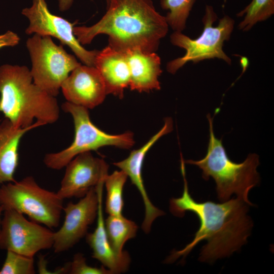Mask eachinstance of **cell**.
Returning <instances> with one entry per match:
<instances>
[{
  "label": "cell",
  "mask_w": 274,
  "mask_h": 274,
  "mask_svg": "<svg viewBox=\"0 0 274 274\" xmlns=\"http://www.w3.org/2000/svg\"><path fill=\"white\" fill-rule=\"evenodd\" d=\"M181 172L184 181L182 196L170 200L169 210L175 216L182 217L186 211L195 213L200 226L193 240L182 250L176 251L166 259L172 263L185 258L201 241L207 242L201 249L199 260L213 263L218 259L230 256L247 243L253 223L248 215L249 206L244 200L234 197L220 203L213 201L197 202L189 192L184 160L181 157Z\"/></svg>",
  "instance_id": "cell-1"
},
{
  "label": "cell",
  "mask_w": 274,
  "mask_h": 274,
  "mask_svg": "<svg viewBox=\"0 0 274 274\" xmlns=\"http://www.w3.org/2000/svg\"><path fill=\"white\" fill-rule=\"evenodd\" d=\"M107 3V11L99 21L90 26L74 27L81 44H90L96 36L105 34L109 36V45L121 51L157 50L168 25L152 0H108Z\"/></svg>",
  "instance_id": "cell-2"
},
{
  "label": "cell",
  "mask_w": 274,
  "mask_h": 274,
  "mask_svg": "<svg viewBox=\"0 0 274 274\" xmlns=\"http://www.w3.org/2000/svg\"><path fill=\"white\" fill-rule=\"evenodd\" d=\"M0 112L15 127H39L56 122L57 100L36 85L25 66H0Z\"/></svg>",
  "instance_id": "cell-3"
},
{
  "label": "cell",
  "mask_w": 274,
  "mask_h": 274,
  "mask_svg": "<svg viewBox=\"0 0 274 274\" xmlns=\"http://www.w3.org/2000/svg\"><path fill=\"white\" fill-rule=\"evenodd\" d=\"M209 123L210 138L206 155L199 160H187L185 163L197 166L202 170V177L208 180L212 177L216 183L217 196L220 202L231 198L233 194L247 202L250 191L260 183L257 168L259 164V156L249 154L242 163L231 161L227 155L221 140L214 133L213 118L207 115Z\"/></svg>",
  "instance_id": "cell-4"
},
{
  "label": "cell",
  "mask_w": 274,
  "mask_h": 274,
  "mask_svg": "<svg viewBox=\"0 0 274 274\" xmlns=\"http://www.w3.org/2000/svg\"><path fill=\"white\" fill-rule=\"evenodd\" d=\"M62 110L70 114L74 124L75 136L72 143L58 152L46 154L43 159L48 168L60 170L77 155L96 151L105 146L128 149L134 144L133 134L129 131L110 134L97 127L91 121L88 109L68 101L61 105Z\"/></svg>",
  "instance_id": "cell-5"
},
{
  "label": "cell",
  "mask_w": 274,
  "mask_h": 274,
  "mask_svg": "<svg viewBox=\"0 0 274 274\" xmlns=\"http://www.w3.org/2000/svg\"><path fill=\"white\" fill-rule=\"evenodd\" d=\"M57 192L41 187L32 176L0 186V207L14 210L49 228H57L63 208Z\"/></svg>",
  "instance_id": "cell-6"
},
{
  "label": "cell",
  "mask_w": 274,
  "mask_h": 274,
  "mask_svg": "<svg viewBox=\"0 0 274 274\" xmlns=\"http://www.w3.org/2000/svg\"><path fill=\"white\" fill-rule=\"evenodd\" d=\"M217 16L211 6L207 5L202 18L203 30L201 35L192 39L180 31H175L170 36L171 43L186 51L184 56L174 59L167 64V71L174 74L189 61L197 63L205 59L217 58L227 63H231V59L225 54L223 46L229 39L234 27V20L228 16L219 20L216 26L213 25Z\"/></svg>",
  "instance_id": "cell-7"
},
{
  "label": "cell",
  "mask_w": 274,
  "mask_h": 274,
  "mask_svg": "<svg viewBox=\"0 0 274 274\" xmlns=\"http://www.w3.org/2000/svg\"><path fill=\"white\" fill-rule=\"evenodd\" d=\"M26 47L32 62L30 71L33 83L56 97L70 73L81 64L49 36L34 34L27 40Z\"/></svg>",
  "instance_id": "cell-8"
},
{
  "label": "cell",
  "mask_w": 274,
  "mask_h": 274,
  "mask_svg": "<svg viewBox=\"0 0 274 274\" xmlns=\"http://www.w3.org/2000/svg\"><path fill=\"white\" fill-rule=\"evenodd\" d=\"M0 227V249L32 257L53 247L54 232L25 218L12 209L3 211Z\"/></svg>",
  "instance_id": "cell-9"
},
{
  "label": "cell",
  "mask_w": 274,
  "mask_h": 274,
  "mask_svg": "<svg viewBox=\"0 0 274 274\" xmlns=\"http://www.w3.org/2000/svg\"><path fill=\"white\" fill-rule=\"evenodd\" d=\"M22 14L29 20L26 34L54 37L68 46L84 64L94 66L98 51L85 49L74 35L75 23L51 13L45 0H32L31 7L23 9Z\"/></svg>",
  "instance_id": "cell-10"
},
{
  "label": "cell",
  "mask_w": 274,
  "mask_h": 274,
  "mask_svg": "<svg viewBox=\"0 0 274 274\" xmlns=\"http://www.w3.org/2000/svg\"><path fill=\"white\" fill-rule=\"evenodd\" d=\"M98 196L95 187L76 203L69 202L63 207L65 218L61 227L54 232L53 248L56 253L72 248L86 236L89 226L97 217Z\"/></svg>",
  "instance_id": "cell-11"
},
{
  "label": "cell",
  "mask_w": 274,
  "mask_h": 274,
  "mask_svg": "<svg viewBox=\"0 0 274 274\" xmlns=\"http://www.w3.org/2000/svg\"><path fill=\"white\" fill-rule=\"evenodd\" d=\"M109 166L105 161L94 157L91 152L81 153L65 166V171L57 193L62 199L82 198L105 181Z\"/></svg>",
  "instance_id": "cell-12"
},
{
  "label": "cell",
  "mask_w": 274,
  "mask_h": 274,
  "mask_svg": "<svg viewBox=\"0 0 274 274\" xmlns=\"http://www.w3.org/2000/svg\"><path fill=\"white\" fill-rule=\"evenodd\" d=\"M61 89L67 101L88 109L101 104L107 94L97 69L85 64L75 68L63 81Z\"/></svg>",
  "instance_id": "cell-13"
},
{
  "label": "cell",
  "mask_w": 274,
  "mask_h": 274,
  "mask_svg": "<svg viewBox=\"0 0 274 274\" xmlns=\"http://www.w3.org/2000/svg\"><path fill=\"white\" fill-rule=\"evenodd\" d=\"M104 181L99 183L95 189L98 196L97 225L94 231L86 235L87 243L92 251V257L98 260L112 273L126 271L130 262L127 252L117 255L111 248L106 233L102 210V191Z\"/></svg>",
  "instance_id": "cell-14"
},
{
  "label": "cell",
  "mask_w": 274,
  "mask_h": 274,
  "mask_svg": "<svg viewBox=\"0 0 274 274\" xmlns=\"http://www.w3.org/2000/svg\"><path fill=\"white\" fill-rule=\"evenodd\" d=\"M173 122L171 118L166 117L162 128L141 148L132 150L125 159L114 162L116 166L123 170L129 177L142 197L145 209V219L151 221L161 214V210L155 207L147 193L142 177V167L146 155L152 146L163 135L173 130Z\"/></svg>",
  "instance_id": "cell-15"
},
{
  "label": "cell",
  "mask_w": 274,
  "mask_h": 274,
  "mask_svg": "<svg viewBox=\"0 0 274 274\" xmlns=\"http://www.w3.org/2000/svg\"><path fill=\"white\" fill-rule=\"evenodd\" d=\"M94 66L102 78L107 94L122 98L124 89L130 83V71L125 52L108 45L98 52Z\"/></svg>",
  "instance_id": "cell-16"
},
{
  "label": "cell",
  "mask_w": 274,
  "mask_h": 274,
  "mask_svg": "<svg viewBox=\"0 0 274 274\" xmlns=\"http://www.w3.org/2000/svg\"><path fill=\"white\" fill-rule=\"evenodd\" d=\"M124 52L130 71V89L140 92L159 90L158 78L162 70L159 56L155 52H145L137 49Z\"/></svg>",
  "instance_id": "cell-17"
},
{
  "label": "cell",
  "mask_w": 274,
  "mask_h": 274,
  "mask_svg": "<svg viewBox=\"0 0 274 274\" xmlns=\"http://www.w3.org/2000/svg\"><path fill=\"white\" fill-rule=\"evenodd\" d=\"M36 127H16L6 118L0 121V186L16 181L14 174L19 163L21 140L27 132Z\"/></svg>",
  "instance_id": "cell-18"
},
{
  "label": "cell",
  "mask_w": 274,
  "mask_h": 274,
  "mask_svg": "<svg viewBox=\"0 0 274 274\" xmlns=\"http://www.w3.org/2000/svg\"><path fill=\"white\" fill-rule=\"evenodd\" d=\"M110 245L117 255H122L125 243L136 235L138 226L132 220L120 216L109 215L105 221Z\"/></svg>",
  "instance_id": "cell-19"
},
{
  "label": "cell",
  "mask_w": 274,
  "mask_h": 274,
  "mask_svg": "<svg viewBox=\"0 0 274 274\" xmlns=\"http://www.w3.org/2000/svg\"><path fill=\"white\" fill-rule=\"evenodd\" d=\"M123 170L108 175L104 181L107 190L105 211L109 215L122 216L124 206L123 189L127 179Z\"/></svg>",
  "instance_id": "cell-20"
},
{
  "label": "cell",
  "mask_w": 274,
  "mask_h": 274,
  "mask_svg": "<svg viewBox=\"0 0 274 274\" xmlns=\"http://www.w3.org/2000/svg\"><path fill=\"white\" fill-rule=\"evenodd\" d=\"M274 13V0H252L243 10L237 14L244 19L238 27L244 31H249L258 22L269 18Z\"/></svg>",
  "instance_id": "cell-21"
},
{
  "label": "cell",
  "mask_w": 274,
  "mask_h": 274,
  "mask_svg": "<svg viewBox=\"0 0 274 274\" xmlns=\"http://www.w3.org/2000/svg\"><path fill=\"white\" fill-rule=\"evenodd\" d=\"M195 0H161L162 7L169 10L165 17L166 21L175 31L181 32Z\"/></svg>",
  "instance_id": "cell-22"
},
{
  "label": "cell",
  "mask_w": 274,
  "mask_h": 274,
  "mask_svg": "<svg viewBox=\"0 0 274 274\" xmlns=\"http://www.w3.org/2000/svg\"><path fill=\"white\" fill-rule=\"evenodd\" d=\"M7 255L0 269V274H34V259L24 255L7 251Z\"/></svg>",
  "instance_id": "cell-23"
},
{
  "label": "cell",
  "mask_w": 274,
  "mask_h": 274,
  "mask_svg": "<svg viewBox=\"0 0 274 274\" xmlns=\"http://www.w3.org/2000/svg\"><path fill=\"white\" fill-rule=\"evenodd\" d=\"M68 272L70 274H112V272L103 265L101 267L88 265L83 254L78 253L68 262Z\"/></svg>",
  "instance_id": "cell-24"
},
{
  "label": "cell",
  "mask_w": 274,
  "mask_h": 274,
  "mask_svg": "<svg viewBox=\"0 0 274 274\" xmlns=\"http://www.w3.org/2000/svg\"><path fill=\"white\" fill-rule=\"evenodd\" d=\"M19 41L20 38L17 33L8 30L0 35V48L15 46L19 43Z\"/></svg>",
  "instance_id": "cell-25"
},
{
  "label": "cell",
  "mask_w": 274,
  "mask_h": 274,
  "mask_svg": "<svg viewBox=\"0 0 274 274\" xmlns=\"http://www.w3.org/2000/svg\"><path fill=\"white\" fill-rule=\"evenodd\" d=\"M108 1L107 0V1ZM58 1L59 9L60 11H63L70 8L73 0H58Z\"/></svg>",
  "instance_id": "cell-26"
},
{
  "label": "cell",
  "mask_w": 274,
  "mask_h": 274,
  "mask_svg": "<svg viewBox=\"0 0 274 274\" xmlns=\"http://www.w3.org/2000/svg\"><path fill=\"white\" fill-rule=\"evenodd\" d=\"M3 209H2V207H0V227H1V220H2V213L3 212Z\"/></svg>",
  "instance_id": "cell-27"
}]
</instances>
